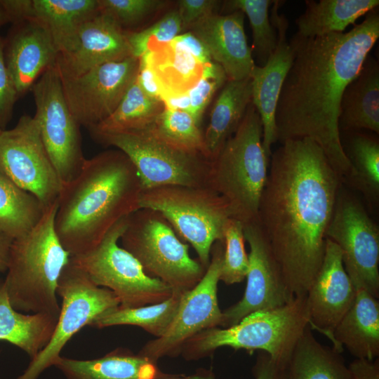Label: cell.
Returning <instances> with one entry per match:
<instances>
[{"label":"cell","instance_id":"obj_41","mask_svg":"<svg viewBox=\"0 0 379 379\" xmlns=\"http://www.w3.org/2000/svg\"><path fill=\"white\" fill-rule=\"evenodd\" d=\"M4 38L0 35V129L10 122L15 104L19 99L4 58Z\"/></svg>","mask_w":379,"mask_h":379},{"label":"cell","instance_id":"obj_14","mask_svg":"<svg viewBox=\"0 0 379 379\" xmlns=\"http://www.w3.org/2000/svg\"><path fill=\"white\" fill-rule=\"evenodd\" d=\"M0 171L34 195L45 209L58 202L62 184L34 117L24 114L14 128L1 131Z\"/></svg>","mask_w":379,"mask_h":379},{"label":"cell","instance_id":"obj_2","mask_svg":"<svg viewBox=\"0 0 379 379\" xmlns=\"http://www.w3.org/2000/svg\"><path fill=\"white\" fill-rule=\"evenodd\" d=\"M378 37L376 8L347 32L316 37L295 33L288 41L293 59L276 108L277 140H312L342 180L351 166L340 142V100Z\"/></svg>","mask_w":379,"mask_h":379},{"label":"cell","instance_id":"obj_40","mask_svg":"<svg viewBox=\"0 0 379 379\" xmlns=\"http://www.w3.org/2000/svg\"><path fill=\"white\" fill-rule=\"evenodd\" d=\"M100 12L110 16L124 29L164 4L159 0H98ZM125 30V29H124Z\"/></svg>","mask_w":379,"mask_h":379},{"label":"cell","instance_id":"obj_17","mask_svg":"<svg viewBox=\"0 0 379 379\" xmlns=\"http://www.w3.org/2000/svg\"><path fill=\"white\" fill-rule=\"evenodd\" d=\"M244 236L250 248L246 286L241 299L222 311L223 328L237 324L252 312L279 307L293 298L258 220L244 225Z\"/></svg>","mask_w":379,"mask_h":379},{"label":"cell","instance_id":"obj_24","mask_svg":"<svg viewBox=\"0 0 379 379\" xmlns=\"http://www.w3.org/2000/svg\"><path fill=\"white\" fill-rule=\"evenodd\" d=\"M354 302L336 325L333 347H345L356 359L374 360L379 355V301L367 290L354 286Z\"/></svg>","mask_w":379,"mask_h":379},{"label":"cell","instance_id":"obj_36","mask_svg":"<svg viewBox=\"0 0 379 379\" xmlns=\"http://www.w3.org/2000/svg\"><path fill=\"white\" fill-rule=\"evenodd\" d=\"M150 127L166 142L182 150L203 155L210 160L204 133L187 112L165 107Z\"/></svg>","mask_w":379,"mask_h":379},{"label":"cell","instance_id":"obj_50","mask_svg":"<svg viewBox=\"0 0 379 379\" xmlns=\"http://www.w3.org/2000/svg\"><path fill=\"white\" fill-rule=\"evenodd\" d=\"M1 130L0 129V133H1Z\"/></svg>","mask_w":379,"mask_h":379},{"label":"cell","instance_id":"obj_35","mask_svg":"<svg viewBox=\"0 0 379 379\" xmlns=\"http://www.w3.org/2000/svg\"><path fill=\"white\" fill-rule=\"evenodd\" d=\"M271 0H230L224 1L227 13L240 11L246 15L252 29V55L258 66H264L273 53L277 44V34L270 18Z\"/></svg>","mask_w":379,"mask_h":379},{"label":"cell","instance_id":"obj_37","mask_svg":"<svg viewBox=\"0 0 379 379\" xmlns=\"http://www.w3.org/2000/svg\"><path fill=\"white\" fill-rule=\"evenodd\" d=\"M243 224L230 218L224 233V254L220 281L227 285L240 283L246 278L248 256L245 250Z\"/></svg>","mask_w":379,"mask_h":379},{"label":"cell","instance_id":"obj_5","mask_svg":"<svg viewBox=\"0 0 379 379\" xmlns=\"http://www.w3.org/2000/svg\"><path fill=\"white\" fill-rule=\"evenodd\" d=\"M307 296H296L279 307L258 310L237 324L204 330L182 346L180 354L188 361L211 356L218 348L260 350L274 361L288 365L293 351L309 326Z\"/></svg>","mask_w":379,"mask_h":379},{"label":"cell","instance_id":"obj_39","mask_svg":"<svg viewBox=\"0 0 379 379\" xmlns=\"http://www.w3.org/2000/svg\"><path fill=\"white\" fill-rule=\"evenodd\" d=\"M227 81L222 68L215 62L204 65L197 84L188 91L190 113L199 126L204 112L216 91Z\"/></svg>","mask_w":379,"mask_h":379},{"label":"cell","instance_id":"obj_3","mask_svg":"<svg viewBox=\"0 0 379 379\" xmlns=\"http://www.w3.org/2000/svg\"><path fill=\"white\" fill-rule=\"evenodd\" d=\"M142 191L135 166L120 150L86 159L58 201L55 229L62 246L71 256L94 248L117 222L140 208Z\"/></svg>","mask_w":379,"mask_h":379},{"label":"cell","instance_id":"obj_45","mask_svg":"<svg viewBox=\"0 0 379 379\" xmlns=\"http://www.w3.org/2000/svg\"><path fill=\"white\" fill-rule=\"evenodd\" d=\"M139 59L137 79L140 86L148 95L162 100L163 91L153 69L145 60Z\"/></svg>","mask_w":379,"mask_h":379},{"label":"cell","instance_id":"obj_22","mask_svg":"<svg viewBox=\"0 0 379 379\" xmlns=\"http://www.w3.org/2000/svg\"><path fill=\"white\" fill-rule=\"evenodd\" d=\"M10 22L36 21L50 33L58 54L73 46L81 25L99 12L98 0H0Z\"/></svg>","mask_w":379,"mask_h":379},{"label":"cell","instance_id":"obj_31","mask_svg":"<svg viewBox=\"0 0 379 379\" xmlns=\"http://www.w3.org/2000/svg\"><path fill=\"white\" fill-rule=\"evenodd\" d=\"M287 368L289 379H351L341 353L321 344L310 326L298 340Z\"/></svg>","mask_w":379,"mask_h":379},{"label":"cell","instance_id":"obj_42","mask_svg":"<svg viewBox=\"0 0 379 379\" xmlns=\"http://www.w3.org/2000/svg\"><path fill=\"white\" fill-rule=\"evenodd\" d=\"M220 1L216 0H180L177 9L182 29L192 28L195 24L214 13Z\"/></svg>","mask_w":379,"mask_h":379},{"label":"cell","instance_id":"obj_21","mask_svg":"<svg viewBox=\"0 0 379 379\" xmlns=\"http://www.w3.org/2000/svg\"><path fill=\"white\" fill-rule=\"evenodd\" d=\"M4 52L18 98L31 91L41 74L55 65L58 53L48 31L32 20L12 23L4 38Z\"/></svg>","mask_w":379,"mask_h":379},{"label":"cell","instance_id":"obj_16","mask_svg":"<svg viewBox=\"0 0 379 379\" xmlns=\"http://www.w3.org/2000/svg\"><path fill=\"white\" fill-rule=\"evenodd\" d=\"M139 66L140 59L131 56L77 77L60 76L65 100L79 124L88 129L107 118L135 79Z\"/></svg>","mask_w":379,"mask_h":379},{"label":"cell","instance_id":"obj_4","mask_svg":"<svg viewBox=\"0 0 379 379\" xmlns=\"http://www.w3.org/2000/svg\"><path fill=\"white\" fill-rule=\"evenodd\" d=\"M57 208L58 202L46 209L32 230L12 242L3 284L11 305L20 312L59 316L57 288L71 255L55 232Z\"/></svg>","mask_w":379,"mask_h":379},{"label":"cell","instance_id":"obj_10","mask_svg":"<svg viewBox=\"0 0 379 379\" xmlns=\"http://www.w3.org/2000/svg\"><path fill=\"white\" fill-rule=\"evenodd\" d=\"M128 217L117 222L94 248L71 256L70 261L95 285L113 292L120 307L159 303L171 297L173 290L161 280L148 276L138 260L118 244Z\"/></svg>","mask_w":379,"mask_h":379},{"label":"cell","instance_id":"obj_44","mask_svg":"<svg viewBox=\"0 0 379 379\" xmlns=\"http://www.w3.org/2000/svg\"><path fill=\"white\" fill-rule=\"evenodd\" d=\"M171 41L185 50L202 65L213 62L206 46L191 31L179 34Z\"/></svg>","mask_w":379,"mask_h":379},{"label":"cell","instance_id":"obj_46","mask_svg":"<svg viewBox=\"0 0 379 379\" xmlns=\"http://www.w3.org/2000/svg\"><path fill=\"white\" fill-rule=\"evenodd\" d=\"M351 379H379V359H355L348 365Z\"/></svg>","mask_w":379,"mask_h":379},{"label":"cell","instance_id":"obj_27","mask_svg":"<svg viewBox=\"0 0 379 379\" xmlns=\"http://www.w3.org/2000/svg\"><path fill=\"white\" fill-rule=\"evenodd\" d=\"M251 77L230 81L215 100L208 127L204 133V142L211 161L216 157L226 141L237 131L251 102Z\"/></svg>","mask_w":379,"mask_h":379},{"label":"cell","instance_id":"obj_6","mask_svg":"<svg viewBox=\"0 0 379 379\" xmlns=\"http://www.w3.org/2000/svg\"><path fill=\"white\" fill-rule=\"evenodd\" d=\"M262 127L251 102L237 131L211 161L208 187L229 204L232 218L243 225L258 220L270 159L262 144Z\"/></svg>","mask_w":379,"mask_h":379},{"label":"cell","instance_id":"obj_19","mask_svg":"<svg viewBox=\"0 0 379 379\" xmlns=\"http://www.w3.org/2000/svg\"><path fill=\"white\" fill-rule=\"evenodd\" d=\"M355 295L340 249L326 239L322 264L306 295L310 328L331 340L336 325L352 305Z\"/></svg>","mask_w":379,"mask_h":379},{"label":"cell","instance_id":"obj_38","mask_svg":"<svg viewBox=\"0 0 379 379\" xmlns=\"http://www.w3.org/2000/svg\"><path fill=\"white\" fill-rule=\"evenodd\" d=\"M178 10L166 13L161 19L139 32H127V38L132 55L140 58L149 50L152 44H168L182 30Z\"/></svg>","mask_w":379,"mask_h":379},{"label":"cell","instance_id":"obj_34","mask_svg":"<svg viewBox=\"0 0 379 379\" xmlns=\"http://www.w3.org/2000/svg\"><path fill=\"white\" fill-rule=\"evenodd\" d=\"M182 294L173 292L171 297L162 302L138 307L119 306L100 317L92 327L102 328L119 325L135 326L159 338L172 323Z\"/></svg>","mask_w":379,"mask_h":379},{"label":"cell","instance_id":"obj_9","mask_svg":"<svg viewBox=\"0 0 379 379\" xmlns=\"http://www.w3.org/2000/svg\"><path fill=\"white\" fill-rule=\"evenodd\" d=\"M91 135L98 143L114 147L128 157L138 173L142 190L164 185L209 187L211 160L166 142L150 126Z\"/></svg>","mask_w":379,"mask_h":379},{"label":"cell","instance_id":"obj_13","mask_svg":"<svg viewBox=\"0 0 379 379\" xmlns=\"http://www.w3.org/2000/svg\"><path fill=\"white\" fill-rule=\"evenodd\" d=\"M342 253L345 270L354 286L379 297V229L353 195L339 190L326 233Z\"/></svg>","mask_w":379,"mask_h":379},{"label":"cell","instance_id":"obj_8","mask_svg":"<svg viewBox=\"0 0 379 379\" xmlns=\"http://www.w3.org/2000/svg\"><path fill=\"white\" fill-rule=\"evenodd\" d=\"M139 205L140 208L161 213L193 247L206 268L213 245L223 242L227 224L232 218L226 200L208 187L164 185L143 189Z\"/></svg>","mask_w":379,"mask_h":379},{"label":"cell","instance_id":"obj_30","mask_svg":"<svg viewBox=\"0 0 379 379\" xmlns=\"http://www.w3.org/2000/svg\"><path fill=\"white\" fill-rule=\"evenodd\" d=\"M340 136L343 149L351 166L343 180L361 192L368 204H376L379 199L378 136L362 131L340 132Z\"/></svg>","mask_w":379,"mask_h":379},{"label":"cell","instance_id":"obj_47","mask_svg":"<svg viewBox=\"0 0 379 379\" xmlns=\"http://www.w3.org/2000/svg\"><path fill=\"white\" fill-rule=\"evenodd\" d=\"M13 239L0 230V272L7 271Z\"/></svg>","mask_w":379,"mask_h":379},{"label":"cell","instance_id":"obj_18","mask_svg":"<svg viewBox=\"0 0 379 379\" xmlns=\"http://www.w3.org/2000/svg\"><path fill=\"white\" fill-rule=\"evenodd\" d=\"M281 1H274L270 18L277 31V44L267 63L255 65L251 70V102L258 113L262 127V144L266 156L270 159L272 145L277 141L275 112L286 77L292 65L293 55L287 40L288 22L278 9Z\"/></svg>","mask_w":379,"mask_h":379},{"label":"cell","instance_id":"obj_20","mask_svg":"<svg viewBox=\"0 0 379 379\" xmlns=\"http://www.w3.org/2000/svg\"><path fill=\"white\" fill-rule=\"evenodd\" d=\"M131 56L127 32L99 11L81 25L73 46L58 54L55 66L60 77H74L102 64Z\"/></svg>","mask_w":379,"mask_h":379},{"label":"cell","instance_id":"obj_15","mask_svg":"<svg viewBox=\"0 0 379 379\" xmlns=\"http://www.w3.org/2000/svg\"><path fill=\"white\" fill-rule=\"evenodd\" d=\"M224 254V243L216 241L201 281L180 298L176 314L166 333L147 342L138 354L157 362L164 357H176L185 343L199 333L222 326V311L218 299Z\"/></svg>","mask_w":379,"mask_h":379},{"label":"cell","instance_id":"obj_25","mask_svg":"<svg viewBox=\"0 0 379 379\" xmlns=\"http://www.w3.org/2000/svg\"><path fill=\"white\" fill-rule=\"evenodd\" d=\"M340 132L379 133V64L368 55L357 77L346 86L340 104Z\"/></svg>","mask_w":379,"mask_h":379},{"label":"cell","instance_id":"obj_11","mask_svg":"<svg viewBox=\"0 0 379 379\" xmlns=\"http://www.w3.org/2000/svg\"><path fill=\"white\" fill-rule=\"evenodd\" d=\"M57 295L62 305L52 337L16 379H38L46 369L55 366L62 350L77 333L86 326H92L100 317L120 305L113 292L95 285L70 260L60 277Z\"/></svg>","mask_w":379,"mask_h":379},{"label":"cell","instance_id":"obj_43","mask_svg":"<svg viewBox=\"0 0 379 379\" xmlns=\"http://www.w3.org/2000/svg\"><path fill=\"white\" fill-rule=\"evenodd\" d=\"M288 365L280 364L260 351L252 368L255 379H289Z\"/></svg>","mask_w":379,"mask_h":379},{"label":"cell","instance_id":"obj_29","mask_svg":"<svg viewBox=\"0 0 379 379\" xmlns=\"http://www.w3.org/2000/svg\"><path fill=\"white\" fill-rule=\"evenodd\" d=\"M305 12L295 20L297 34L316 37L342 33L362 15L378 8V0H307Z\"/></svg>","mask_w":379,"mask_h":379},{"label":"cell","instance_id":"obj_26","mask_svg":"<svg viewBox=\"0 0 379 379\" xmlns=\"http://www.w3.org/2000/svg\"><path fill=\"white\" fill-rule=\"evenodd\" d=\"M65 379H159L168 374L157 362L125 348L86 360L60 356L55 366Z\"/></svg>","mask_w":379,"mask_h":379},{"label":"cell","instance_id":"obj_12","mask_svg":"<svg viewBox=\"0 0 379 379\" xmlns=\"http://www.w3.org/2000/svg\"><path fill=\"white\" fill-rule=\"evenodd\" d=\"M31 91L36 107L34 117L63 186L80 173L86 160L82 149L81 125L67 104L55 65L41 74Z\"/></svg>","mask_w":379,"mask_h":379},{"label":"cell","instance_id":"obj_32","mask_svg":"<svg viewBox=\"0 0 379 379\" xmlns=\"http://www.w3.org/2000/svg\"><path fill=\"white\" fill-rule=\"evenodd\" d=\"M46 209L32 194L0 171V230L15 239L32 230Z\"/></svg>","mask_w":379,"mask_h":379},{"label":"cell","instance_id":"obj_7","mask_svg":"<svg viewBox=\"0 0 379 379\" xmlns=\"http://www.w3.org/2000/svg\"><path fill=\"white\" fill-rule=\"evenodd\" d=\"M119 240L148 276L161 280L173 292L191 290L206 272V268L190 256L188 244L157 211L139 208L131 213Z\"/></svg>","mask_w":379,"mask_h":379},{"label":"cell","instance_id":"obj_23","mask_svg":"<svg viewBox=\"0 0 379 379\" xmlns=\"http://www.w3.org/2000/svg\"><path fill=\"white\" fill-rule=\"evenodd\" d=\"M244 17L240 11L214 13L191 28L230 81L249 77L255 65L244 32Z\"/></svg>","mask_w":379,"mask_h":379},{"label":"cell","instance_id":"obj_1","mask_svg":"<svg viewBox=\"0 0 379 379\" xmlns=\"http://www.w3.org/2000/svg\"><path fill=\"white\" fill-rule=\"evenodd\" d=\"M342 182L310 138L285 140L272 153L258 221L292 298L307 295L321 267Z\"/></svg>","mask_w":379,"mask_h":379},{"label":"cell","instance_id":"obj_28","mask_svg":"<svg viewBox=\"0 0 379 379\" xmlns=\"http://www.w3.org/2000/svg\"><path fill=\"white\" fill-rule=\"evenodd\" d=\"M58 317L45 313L24 314L15 310L0 280V341L21 349L30 360L48 345Z\"/></svg>","mask_w":379,"mask_h":379},{"label":"cell","instance_id":"obj_49","mask_svg":"<svg viewBox=\"0 0 379 379\" xmlns=\"http://www.w3.org/2000/svg\"><path fill=\"white\" fill-rule=\"evenodd\" d=\"M10 22L9 16L0 1V27Z\"/></svg>","mask_w":379,"mask_h":379},{"label":"cell","instance_id":"obj_33","mask_svg":"<svg viewBox=\"0 0 379 379\" xmlns=\"http://www.w3.org/2000/svg\"><path fill=\"white\" fill-rule=\"evenodd\" d=\"M164 107L162 100L142 89L136 76L115 110L88 130L90 133H107L142 129L150 126Z\"/></svg>","mask_w":379,"mask_h":379},{"label":"cell","instance_id":"obj_48","mask_svg":"<svg viewBox=\"0 0 379 379\" xmlns=\"http://www.w3.org/2000/svg\"><path fill=\"white\" fill-rule=\"evenodd\" d=\"M159 379H216L214 373L211 370L199 369L196 373L189 375H171Z\"/></svg>","mask_w":379,"mask_h":379}]
</instances>
